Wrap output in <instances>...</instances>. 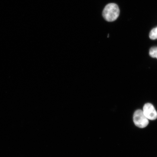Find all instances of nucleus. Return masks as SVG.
<instances>
[{
  "mask_svg": "<svg viewBox=\"0 0 157 157\" xmlns=\"http://www.w3.org/2000/svg\"><path fill=\"white\" fill-rule=\"evenodd\" d=\"M120 10L116 4L109 3L105 6L103 11V16L106 21L111 22L116 20L119 17Z\"/></svg>",
  "mask_w": 157,
  "mask_h": 157,
  "instance_id": "obj_1",
  "label": "nucleus"
},
{
  "mask_svg": "<svg viewBox=\"0 0 157 157\" xmlns=\"http://www.w3.org/2000/svg\"><path fill=\"white\" fill-rule=\"evenodd\" d=\"M133 121L135 125L140 128L146 127L149 124L148 119L141 109L137 110L135 112L133 115Z\"/></svg>",
  "mask_w": 157,
  "mask_h": 157,
  "instance_id": "obj_2",
  "label": "nucleus"
},
{
  "mask_svg": "<svg viewBox=\"0 0 157 157\" xmlns=\"http://www.w3.org/2000/svg\"><path fill=\"white\" fill-rule=\"evenodd\" d=\"M143 112L147 119L155 120L157 118V112L152 104L147 103L143 108Z\"/></svg>",
  "mask_w": 157,
  "mask_h": 157,
  "instance_id": "obj_3",
  "label": "nucleus"
},
{
  "mask_svg": "<svg viewBox=\"0 0 157 157\" xmlns=\"http://www.w3.org/2000/svg\"><path fill=\"white\" fill-rule=\"evenodd\" d=\"M150 38L152 40L157 39V27L152 29L149 34Z\"/></svg>",
  "mask_w": 157,
  "mask_h": 157,
  "instance_id": "obj_4",
  "label": "nucleus"
},
{
  "mask_svg": "<svg viewBox=\"0 0 157 157\" xmlns=\"http://www.w3.org/2000/svg\"><path fill=\"white\" fill-rule=\"evenodd\" d=\"M150 56L153 58L157 59V47H153L149 51Z\"/></svg>",
  "mask_w": 157,
  "mask_h": 157,
  "instance_id": "obj_5",
  "label": "nucleus"
}]
</instances>
